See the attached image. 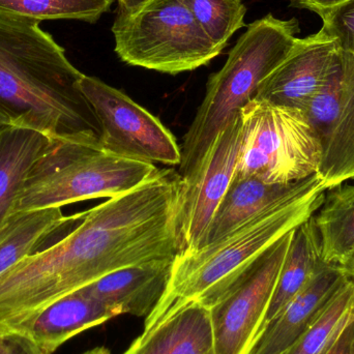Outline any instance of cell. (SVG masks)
<instances>
[{
	"instance_id": "9a60e30c",
	"label": "cell",
	"mask_w": 354,
	"mask_h": 354,
	"mask_svg": "<svg viewBox=\"0 0 354 354\" xmlns=\"http://www.w3.org/2000/svg\"><path fill=\"white\" fill-rule=\"evenodd\" d=\"M301 181L277 185L255 177H233L197 250L220 241L245 221L290 194Z\"/></svg>"
},
{
	"instance_id": "1f68e13d",
	"label": "cell",
	"mask_w": 354,
	"mask_h": 354,
	"mask_svg": "<svg viewBox=\"0 0 354 354\" xmlns=\"http://www.w3.org/2000/svg\"><path fill=\"white\" fill-rule=\"evenodd\" d=\"M344 326H343V328H341L340 330H339L338 332H337L336 334H335L334 336H333L332 338H330V340H328V342L326 343V344L324 345V347H322V351H320L319 353H318L317 354L326 353V351H328V349H330V347L332 346L333 343H334V341L336 340L337 337L339 336V334H340L341 330H342L343 328H344Z\"/></svg>"
},
{
	"instance_id": "3957f363",
	"label": "cell",
	"mask_w": 354,
	"mask_h": 354,
	"mask_svg": "<svg viewBox=\"0 0 354 354\" xmlns=\"http://www.w3.org/2000/svg\"><path fill=\"white\" fill-rule=\"evenodd\" d=\"M299 30L297 19L268 14L239 37L224 66L208 78L205 97L183 136L178 170L183 179L195 172L231 118L255 99L262 81L290 53Z\"/></svg>"
},
{
	"instance_id": "44dd1931",
	"label": "cell",
	"mask_w": 354,
	"mask_h": 354,
	"mask_svg": "<svg viewBox=\"0 0 354 354\" xmlns=\"http://www.w3.org/2000/svg\"><path fill=\"white\" fill-rule=\"evenodd\" d=\"M114 0H0V15L37 21L79 20L97 22Z\"/></svg>"
},
{
	"instance_id": "83f0119b",
	"label": "cell",
	"mask_w": 354,
	"mask_h": 354,
	"mask_svg": "<svg viewBox=\"0 0 354 354\" xmlns=\"http://www.w3.org/2000/svg\"><path fill=\"white\" fill-rule=\"evenodd\" d=\"M346 1L348 0H290V6L299 10H312L320 16Z\"/></svg>"
},
{
	"instance_id": "d6a6232c",
	"label": "cell",
	"mask_w": 354,
	"mask_h": 354,
	"mask_svg": "<svg viewBox=\"0 0 354 354\" xmlns=\"http://www.w3.org/2000/svg\"><path fill=\"white\" fill-rule=\"evenodd\" d=\"M82 354H111L105 347H97V348L91 349V351H86V353Z\"/></svg>"
},
{
	"instance_id": "484cf974",
	"label": "cell",
	"mask_w": 354,
	"mask_h": 354,
	"mask_svg": "<svg viewBox=\"0 0 354 354\" xmlns=\"http://www.w3.org/2000/svg\"><path fill=\"white\" fill-rule=\"evenodd\" d=\"M0 354H47L28 337L15 330H0Z\"/></svg>"
},
{
	"instance_id": "4fadbf2b",
	"label": "cell",
	"mask_w": 354,
	"mask_h": 354,
	"mask_svg": "<svg viewBox=\"0 0 354 354\" xmlns=\"http://www.w3.org/2000/svg\"><path fill=\"white\" fill-rule=\"evenodd\" d=\"M116 316L120 315L114 310L78 290L54 301L10 330L25 335L41 351L53 354L77 335Z\"/></svg>"
},
{
	"instance_id": "8992f818",
	"label": "cell",
	"mask_w": 354,
	"mask_h": 354,
	"mask_svg": "<svg viewBox=\"0 0 354 354\" xmlns=\"http://www.w3.org/2000/svg\"><path fill=\"white\" fill-rule=\"evenodd\" d=\"M112 32L122 62L165 74L191 72L223 51L180 0H151L136 12H118Z\"/></svg>"
},
{
	"instance_id": "f546056e",
	"label": "cell",
	"mask_w": 354,
	"mask_h": 354,
	"mask_svg": "<svg viewBox=\"0 0 354 354\" xmlns=\"http://www.w3.org/2000/svg\"><path fill=\"white\" fill-rule=\"evenodd\" d=\"M15 124L14 118L8 113L6 108L0 105V129L6 128L8 126H12Z\"/></svg>"
},
{
	"instance_id": "f1b7e54d",
	"label": "cell",
	"mask_w": 354,
	"mask_h": 354,
	"mask_svg": "<svg viewBox=\"0 0 354 354\" xmlns=\"http://www.w3.org/2000/svg\"><path fill=\"white\" fill-rule=\"evenodd\" d=\"M151 0H118V12L124 14H131L136 12L139 8L147 3Z\"/></svg>"
},
{
	"instance_id": "ba28073f",
	"label": "cell",
	"mask_w": 354,
	"mask_h": 354,
	"mask_svg": "<svg viewBox=\"0 0 354 354\" xmlns=\"http://www.w3.org/2000/svg\"><path fill=\"white\" fill-rule=\"evenodd\" d=\"M293 231L268 249L243 276L205 306L209 311L214 354H250L290 247Z\"/></svg>"
},
{
	"instance_id": "ffe728a7",
	"label": "cell",
	"mask_w": 354,
	"mask_h": 354,
	"mask_svg": "<svg viewBox=\"0 0 354 354\" xmlns=\"http://www.w3.org/2000/svg\"><path fill=\"white\" fill-rule=\"evenodd\" d=\"M314 218L319 231L322 260L342 268L354 249V183L326 192Z\"/></svg>"
},
{
	"instance_id": "ac0fdd59",
	"label": "cell",
	"mask_w": 354,
	"mask_h": 354,
	"mask_svg": "<svg viewBox=\"0 0 354 354\" xmlns=\"http://www.w3.org/2000/svg\"><path fill=\"white\" fill-rule=\"evenodd\" d=\"M342 93L336 122L324 141L319 176L330 189L354 183V55L341 51Z\"/></svg>"
},
{
	"instance_id": "7402d4cb",
	"label": "cell",
	"mask_w": 354,
	"mask_h": 354,
	"mask_svg": "<svg viewBox=\"0 0 354 354\" xmlns=\"http://www.w3.org/2000/svg\"><path fill=\"white\" fill-rule=\"evenodd\" d=\"M354 319V279L348 278L313 326L284 354H317L330 338Z\"/></svg>"
},
{
	"instance_id": "d6986e66",
	"label": "cell",
	"mask_w": 354,
	"mask_h": 354,
	"mask_svg": "<svg viewBox=\"0 0 354 354\" xmlns=\"http://www.w3.org/2000/svg\"><path fill=\"white\" fill-rule=\"evenodd\" d=\"M81 214L66 216L62 207H49L10 214L0 228V274L39 251L56 232L77 222Z\"/></svg>"
},
{
	"instance_id": "cb8c5ba5",
	"label": "cell",
	"mask_w": 354,
	"mask_h": 354,
	"mask_svg": "<svg viewBox=\"0 0 354 354\" xmlns=\"http://www.w3.org/2000/svg\"><path fill=\"white\" fill-rule=\"evenodd\" d=\"M342 58L336 70L324 86L315 93L304 110L308 122L322 140V145L330 135L340 109L342 93Z\"/></svg>"
},
{
	"instance_id": "e0dca14e",
	"label": "cell",
	"mask_w": 354,
	"mask_h": 354,
	"mask_svg": "<svg viewBox=\"0 0 354 354\" xmlns=\"http://www.w3.org/2000/svg\"><path fill=\"white\" fill-rule=\"evenodd\" d=\"M56 140L33 129H0V228L10 216L21 185Z\"/></svg>"
},
{
	"instance_id": "6da1fadb",
	"label": "cell",
	"mask_w": 354,
	"mask_h": 354,
	"mask_svg": "<svg viewBox=\"0 0 354 354\" xmlns=\"http://www.w3.org/2000/svg\"><path fill=\"white\" fill-rule=\"evenodd\" d=\"M83 76L39 22L0 15V105L14 126L100 143L99 120L79 87Z\"/></svg>"
},
{
	"instance_id": "7a4b0ae2",
	"label": "cell",
	"mask_w": 354,
	"mask_h": 354,
	"mask_svg": "<svg viewBox=\"0 0 354 354\" xmlns=\"http://www.w3.org/2000/svg\"><path fill=\"white\" fill-rule=\"evenodd\" d=\"M328 191L319 174L208 247L180 254L157 307L145 318L149 332L194 301L204 306L222 295L283 236L318 212Z\"/></svg>"
},
{
	"instance_id": "30bf717a",
	"label": "cell",
	"mask_w": 354,
	"mask_h": 354,
	"mask_svg": "<svg viewBox=\"0 0 354 354\" xmlns=\"http://www.w3.org/2000/svg\"><path fill=\"white\" fill-rule=\"evenodd\" d=\"M340 62L336 41L322 29L297 37L290 53L262 81L255 99L304 112Z\"/></svg>"
},
{
	"instance_id": "52a82bcc",
	"label": "cell",
	"mask_w": 354,
	"mask_h": 354,
	"mask_svg": "<svg viewBox=\"0 0 354 354\" xmlns=\"http://www.w3.org/2000/svg\"><path fill=\"white\" fill-rule=\"evenodd\" d=\"M101 127V149L116 157L179 166L180 147L174 134L120 89L84 75L79 82Z\"/></svg>"
},
{
	"instance_id": "4316f807",
	"label": "cell",
	"mask_w": 354,
	"mask_h": 354,
	"mask_svg": "<svg viewBox=\"0 0 354 354\" xmlns=\"http://www.w3.org/2000/svg\"><path fill=\"white\" fill-rule=\"evenodd\" d=\"M326 354H354V319L341 330Z\"/></svg>"
},
{
	"instance_id": "4dcf8cb0",
	"label": "cell",
	"mask_w": 354,
	"mask_h": 354,
	"mask_svg": "<svg viewBox=\"0 0 354 354\" xmlns=\"http://www.w3.org/2000/svg\"><path fill=\"white\" fill-rule=\"evenodd\" d=\"M341 268L344 270L345 274H346L349 278L354 279V249L353 253H351V257L347 260L346 263Z\"/></svg>"
},
{
	"instance_id": "d4e9b609",
	"label": "cell",
	"mask_w": 354,
	"mask_h": 354,
	"mask_svg": "<svg viewBox=\"0 0 354 354\" xmlns=\"http://www.w3.org/2000/svg\"><path fill=\"white\" fill-rule=\"evenodd\" d=\"M322 30L336 41L339 50L354 55V0L320 15Z\"/></svg>"
},
{
	"instance_id": "8fae6325",
	"label": "cell",
	"mask_w": 354,
	"mask_h": 354,
	"mask_svg": "<svg viewBox=\"0 0 354 354\" xmlns=\"http://www.w3.org/2000/svg\"><path fill=\"white\" fill-rule=\"evenodd\" d=\"M348 278L340 266L326 263L282 313L266 326L250 354H284L289 351L313 326Z\"/></svg>"
},
{
	"instance_id": "9c48e42d",
	"label": "cell",
	"mask_w": 354,
	"mask_h": 354,
	"mask_svg": "<svg viewBox=\"0 0 354 354\" xmlns=\"http://www.w3.org/2000/svg\"><path fill=\"white\" fill-rule=\"evenodd\" d=\"M241 141L243 129L239 113L216 135L195 172L183 179L178 214L180 254L191 253L199 248L234 176Z\"/></svg>"
},
{
	"instance_id": "5b68a950",
	"label": "cell",
	"mask_w": 354,
	"mask_h": 354,
	"mask_svg": "<svg viewBox=\"0 0 354 354\" xmlns=\"http://www.w3.org/2000/svg\"><path fill=\"white\" fill-rule=\"evenodd\" d=\"M239 115L243 141L233 177L287 185L319 174L324 147L301 110L253 99Z\"/></svg>"
},
{
	"instance_id": "603a6c76",
	"label": "cell",
	"mask_w": 354,
	"mask_h": 354,
	"mask_svg": "<svg viewBox=\"0 0 354 354\" xmlns=\"http://www.w3.org/2000/svg\"><path fill=\"white\" fill-rule=\"evenodd\" d=\"M212 43L221 49L245 26L247 12L241 0H180Z\"/></svg>"
},
{
	"instance_id": "5bb4252c",
	"label": "cell",
	"mask_w": 354,
	"mask_h": 354,
	"mask_svg": "<svg viewBox=\"0 0 354 354\" xmlns=\"http://www.w3.org/2000/svg\"><path fill=\"white\" fill-rule=\"evenodd\" d=\"M122 354H214L209 311L194 301L149 332Z\"/></svg>"
},
{
	"instance_id": "2e32d148",
	"label": "cell",
	"mask_w": 354,
	"mask_h": 354,
	"mask_svg": "<svg viewBox=\"0 0 354 354\" xmlns=\"http://www.w3.org/2000/svg\"><path fill=\"white\" fill-rule=\"evenodd\" d=\"M326 264L322 260L319 231L313 216L293 231L262 330L282 313Z\"/></svg>"
},
{
	"instance_id": "7c38bea8",
	"label": "cell",
	"mask_w": 354,
	"mask_h": 354,
	"mask_svg": "<svg viewBox=\"0 0 354 354\" xmlns=\"http://www.w3.org/2000/svg\"><path fill=\"white\" fill-rule=\"evenodd\" d=\"M174 260H153L128 266L106 274L80 290L118 315L147 318L167 289Z\"/></svg>"
},
{
	"instance_id": "277c9868",
	"label": "cell",
	"mask_w": 354,
	"mask_h": 354,
	"mask_svg": "<svg viewBox=\"0 0 354 354\" xmlns=\"http://www.w3.org/2000/svg\"><path fill=\"white\" fill-rule=\"evenodd\" d=\"M158 171L155 164L106 153L100 143L56 141L29 172L10 214L116 197Z\"/></svg>"
}]
</instances>
